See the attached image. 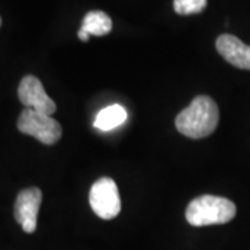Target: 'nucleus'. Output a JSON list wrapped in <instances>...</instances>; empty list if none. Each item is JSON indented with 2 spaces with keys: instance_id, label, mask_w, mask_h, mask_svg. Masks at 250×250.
Returning <instances> with one entry per match:
<instances>
[{
  "instance_id": "nucleus-1",
  "label": "nucleus",
  "mask_w": 250,
  "mask_h": 250,
  "mask_svg": "<svg viewBox=\"0 0 250 250\" xmlns=\"http://www.w3.org/2000/svg\"><path fill=\"white\" fill-rule=\"evenodd\" d=\"M220 120L218 106L208 96L200 95L190 102L175 118L179 132L190 139H202L215 131Z\"/></svg>"
},
{
  "instance_id": "nucleus-2",
  "label": "nucleus",
  "mask_w": 250,
  "mask_h": 250,
  "mask_svg": "<svg viewBox=\"0 0 250 250\" xmlns=\"http://www.w3.org/2000/svg\"><path fill=\"white\" fill-rule=\"evenodd\" d=\"M236 215V206L229 199L214 195H202L187 207V221L193 227L227 224Z\"/></svg>"
},
{
  "instance_id": "nucleus-3",
  "label": "nucleus",
  "mask_w": 250,
  "mask_h": 250,
  "mask_svg": "<svg viewBox=\"0 0 250 250\" xmlns=\"http://www.w3.org/2000/svg\"><path fill=\"white\" fill-rule=\"evenodd\" d=\"M17 128L20 132L29 135L43 145H54L60 141L62 134V125L52 116L39 113L32 108H24L18 117Z\"/></svg>"
},
{
  "instance_id": "nucleus-4",
  "label": "nucleus",
  "mask_w": 250,
  "mask_h": 250,
  "mask_svg": "<svg viewBox=\"0 0 250 250\" xmlns=\"http://www.w3.org/2000/svg\"><path fill=\"white\" fill-rule=\"evenodd\" d=\"M89 203L95 214L103 220H113L121 211V199L117 184L111 178H99L89 190Z\"/></svg>"
},
{
  "instance_id": "nucleus-5",
  "label": "nucleus",
  "mask_w": 250,
  "mask_h": 250,
  "mask_svg": "<svg viewBox=\"0 0 250 250\" xmlns=\"http://www.w3.org/2000/svg\"><path fill=\"white\" fill-rule=\"evenodd\" d=\"M18 99L25 108H32L47 116H52L57 110L53 99L46 93L42 82L34 75H27L21 80L18 86Z\"/></svg>"
},
{
  "instance_id": "nucleus-6",
  "label": "nucleus",
  "mask_w": 250,
  "mask_h": 250,
  "mask_svg": "<svg viewBox=\"0 0 250 250\" xmlns=\"http://www.w3.org/2000/svg\"><path fill=\"white\" fill-rule=\"evenodd\" d=\"M42 203V190L39 188H27L18 193L14 205V218L21 225L24 232L36 231L38 213Z\"/></svg>"
},
{
  "instance_id": "nucleus-7",
  "label": "nucleus",
  "mask_w": 250,
  "mask_h": 250,
  "mask_svg": "<svg viewBox=\"0 0 250 250\" xmlns=\"http://www.w3.org/2000/svg\"><path fill=\"white\" fill-rule=\"evenodd\" d=\"M217 52L224 60L241 70H250V46L245 45L241 39L229 34H223L215 41Z\"/></svg>"
},
{
  "instance_id": "nucleus-8",
  "label": "nucleus",
  "mask_w": 250,
  "mask_h": 250,
  "mask_svg": "<svg viewBox=\"0 0 250 250\" xmlns=\"http://www.w3.org/2000/svg\"><path fill=\"white\" fill-rule=\"evenodd\" d=\"M113 28V21L108 17L104 11H89L83 20H82V25H81V31L86 32L88 35L95 36H104L107 35L108 32Z\"/></svg>"
},
{
  "instance_id": "nucleus-9",
  "label": "nucleus",
  "mask_w": 250,
  "mask_h": 250,
  "mask_svg": "<svg viewBox=\"0 0 250 250\" xmlns=\"http://www.w3.org/2000/svg\"><path fill=\"white\" fill-rule=\"evenodd\" d=\"M125 120H126V110L120 104H113L99 111L93 125L100 131H111L124 124Z\"/></svg>"
},
{
  "instance_id": "nucleus-10",
  "label": "nucleus",
  "mask_w": 250,
  "mask_h": 250,
  "mask_svg": "<svg viewBox=\"0 0 250 250\" xmlns=\"http://www.w3.org/2000/svg\"><path fill=\"white\" fill-rule=\"evenodd\" d=\"M207 6V0H174V10L179 16H190L202 13Z\"/></svg>"
},
{
  "instance_id": "nucleus-11",
  "label": "nucleus",
  "mask_w": 250,
  "mask_h": 250,
  "mask_svg": "<svg viewBox=\"0 0 250 250\" xmlns=\"http://www.w3.org/2000/svg\"><path fill=\"white\" fill-rule=\"evenodd\" d=\"M78 38H80L81 41H83V42H86V41H88V39H89L90 36L88 35V34H86V32H83V31H78Z\"/></svg>"
},
{
  "instance_id": "nucleus-12",
  "label": "nucleus",
  "mask_w": 250,
  "mask_h": 250,
  "mask_svg": "<svg viewBox=\"0 0 250 250\" xmlns=\"http://www.w3.org/2000/svg\"><path fill=\"white\" fill-rule=\"evenodd\" d=\"M0 25H1V18H0Z\"/></svg>"
}]
</instances>
